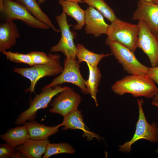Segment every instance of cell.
<instances>
[{
  "label": "cell",
  "mask_w": 158,
  "mask_h": 158,
  "mask_svg": "<svg viewBox=\"0 0 158 158\" xmlns=\"http://www.w3.org/2000/svg\"><path fill=\"white\" fill-rule=\"evenodd\" d=\"M48 139L43 140L29 139L23 144L15 147L26 158H40L46 152L48 144Z\"/></svg>",
  "instance_id": "17"
},
{
  "label": "cell",
  "mask_w": 158,
  "mask_h": 158,
  "mask_svg": "<svg viewBox=\"0 0 158 158\" xmlns=\"http://www.w3.org/2000/svg\"><path fill=\"white\" fill-rule=\"evenodd\" d=\"M89 71V76L86 80L85 85L92 98L94 100L95 105L98 104L97 99L98 88L101 78L100 69L97 66H93L87 63Z\"/></svg>",
  "instance_id": "21"
},
{
  "label": "cell",
  "mask_w": 158,
  "mask_h": 158,
  "mask_svg": "<svg viewBox=\"0 0 158 158\" xmlns=\"http://www.w3.org/2000/svg\"><path fill=\"white\" fill-rule=\"evenodd\" d=\"M155 35V36H156L157 39V40H158V34H157V35Z\"/></svg>",
  "instance_id": "35"
},
{
  "label": "cell",
  "mask_w": 158,
  "mask_h": 158,
  "mask_svg": "<svg viewBox=\"0 0 158 158\" xmlns=\"http://www.w3.org/2000/svg\"><path fill=\"white\" fill-rule=\"evenodd\" d=\"M23 5L36 18L44 23L55 32L60 30L56 29L48 16L43 12L36 0H16Z\"/></svg>",
  "instance_id": "22"
},
{
  "label": "cell",
  "mask_w": 158,
  "mask_h": 158,
  "mask_svg": "<svg viewBox=\"0 0 158 158\" xmlns=\"http://www.w3.org/2000/svg\"><path fill=\"white\" fill-rule=\"evenodd\" d=\"M83 2L95 8L111 23L118 19L114 11L104 0H83Z\"/></svg>",
  "instance_id": "23"
},
{
  "label": "cell",
  "mask_w": 158,
  "mask_h": 158,
  "mask_svg": "<svg viewBox=\"0 0 158 158\" xmlns=\"http://www.w3.org/2000/svg\"><path fill=\"white\" fill-rule=\"evenodd\" d=\"M75 150L71 145L67 142L49 143L47 146L43 158H49L51 156L60 154H73Z\"/></svg>",
  "instance_id": "24"
},
{
  "label": "cell",
  "mask_w": 158,
  "mask_h": 158,
  "mask_svg": "<svg viewBox=\"0 0 158 158\" xmlns=\"http://www.w3.org/2000/svg\"><path fill=\"white\" fill-rule=\"evenodd\" d=\"M69 87L65 86L62 87L61 85H59L54 87H49L42 91L30 102L28 108L18 116L15 121V123L21 125L27 121L34 120L36 118L37 112L39 110L47 107L54 97Z\"/></svg>",
  "instance_id": "6"
},
{
  "label": "cell",
  "mask_w": 158,
  "mask_h": 158,
  "mask_svg": "<svg viewBox=\"0 0 158 158\" xmlns=\"http://www.w3.org/2000/svg\"><path fill=\"white\" fill-rule=\"evenodd\" d=\"M63 12L74 19L77 24L73 26L76 30H81L85 25V11L79 6L78 2L67 0H59Z\"/></svg>",
  "instance_id": "18"
},
{
  "label": "cell",
  "mask_w": 158,
  "mask_h": 158,
  "mask_svg": "<svg viewBox=\"0 0 158 158\" xmlns=\"http://www.w3.org/2000/svg\"><path fill=\"white\" fill-rule=\"evenodd\" d=\"M111 89L116 94L129 93L134 97L152 98L158 92L155 82L146 75H129L116 81Z\"/></svg>",
  "instance_id": "1"
},
{
  "label": "cell",
  "mask_w": 158,
  "mask_h": 158,
  "mask_svg": "<svg viewBox=\"0 0 158 158\" xmlns=\"http://www.w3.org/2000/svg\"><path fill=\"white\" fill-rule=\"evenodd\" d=\"M46 0H38V3L39 4H42L45 2ZM69 1H74L77 2H82L83 0H67Z\"/></svg>",
  "instance_id": "29"
},
{
  "label": "cell",
  "mask_w": 158,
  "mask_h": 158,
  "mask_svg": "<svg viewBox=\"0 0 158 158\" xmlns=\"http://www.w3.org/2000/svg\"><path fill=\"white\" fill-rule=\"evenodd\" d=\"M63 119L61 123V126H63L62 130H66L68 129L82 130L83 134L82 136L83 138H86L88 141H91L96 138L100 141L101 138L97 134L90 131L89 128L85 125L82 111L78 109L72 111L63 117Z\"/></svg>",
  "instance_id": "13"
},
{
  "label": "cell",
  "mask_w": 158,
  "mask_h": 158,
  "mask_svg": "<svg viewBox=\"0 0 158 158\" xmlns=\"http://www.w3.org/2000/svg\"><path fill=\"white\" fill-rule=\"evenodd\" d=\"M152 101L158 102V92L154 97L152 98Z\"/></svg>",
  "instance_id": "31"
},
{
  "label": "cell",
  "mask_w": 158,
  "mask_h": 158,
  "mask_svg": "<svg viewBox=\"0 0 158 158\" xmlns=\"http://www.w3.org/2000/svg\"><path fill=\"white\" fill-rule=\"evenodd\" d=\"M59 25L61 37L59 42L50 48L51 52H61L66 57L72 59L76 58L77 50L73 42L76 34L71 31L67 20L66 15L63 12L56 17Z\"/></svg>",
  "instance_id": "9"
},
{
  "label": "cell",
  "mask_w": 158,
  "mask_h": 158,
  "mask_svg": "<svg viewBox=\"0 0 158 158\" xmlns=\"http://www.w3.org/2000/svg\"><path fill=\"white\" fill-rule=\"evenodd\" d=\"M20 37L16 24L7 22L0 25V51L3 52L14 46L17 40Z\"/></svg>",
  "instance_id": "15"
},
{
  "label": "cell",
  "mask_w": 158,
  "mask_h": 158,
  "mask_svg": "<svg viewBox=\"0 0 158 158\" xmlns=\"http://www.w3.org/2000/svg\"><path fill=\"white\" fill-rule=\"evenodd\" d=\"M2 53L6 56L8 59L15 63H24L31 66L34 65L31 58L29 54H24L6 51Z\"/></svg>",
  "instance_id": "25"
},
{
  "label": "cell",
  "mask_w": 158,
  "mask_h": 158,
  "mask_svg": "<svg viewBox=\"0 0 158 158\" xmlns=\"http://www.w3.org/2000/svg\"><path fill=\"white\" fill-rule=\"evenodd\" d=\"M85 31L87 34L97 37L107 34L109 25L105 22L103 15L94 7L89 6L85 10Z\"/></svg>",
  "instance_id": "14"
},
{
  "label": "cell",
  "mask_w": 158,
  "mask_h": 158,
  "mask_svg": "<svg viewBox=\"0 0 158 158\" xmlns=\"http://www.w3.org/2000/svg\"><path fill=\"white\" fill-rule=\"evenodd\" d=\"M147 2H153V0H141Z\"/></svg>",
  "instance_id": "33"
},
{
  "label": "cell",
  "mask_w": 158,
  "mask_h": 158,
  "mask_svg": "<svg viewBox=\"0 0 158 158\" xmlns=\"http://www.w3.org/2000/svg\"><path fill=\"white\" fill-rule=\"evenodd\" d=\"M158 85V66L149 68L146 75Z\"/></svg>",
  "instance_id": "28"
},
{
  "label": "cell",
  "mask_w": 158,
  "mask_h": 158,
  "mask_svg": "<svg viewBox=\"0 0 158 158\" xmlns=\"http://www.w3.org/2000/svg\"><path fill=\"white\" fill-rule=\"evenodd\" d=\"M107 45L125 71L129 75H146L149 67L141 63L133 52L116 42H110Z\"/></svg>",
  "instance_id": "7"
},
{
  "label": "cell",
  "mask_w": 158,
  "mask_h": 158,
  "mask_svg": "<svg viewBox=\"0 0 158 158\" xmlns=\"http://www.w3.org/2000/svg\"><path fill=\"white\" fill-rule=\"evenodd\" d=\"M132 19L144 22L154 35L158 34V4L139 0Z\"/></svg>",
  "instance_id": "12"
},
{
  "label": "cell",
  "mask_w": 158,
  "mask_h": 158,
  "mask_svg": "<svg viewBox=\"0 0 158 158\" xmlns=\"http://www.w3.org/2000/svg\"><path fill=\"white\" fill-rule=\"evenodd\" d=\"M16 151L14 148L6 143L2 144L0 145V158H14Z\"/></svg>",
  "instance_id": "27"
},
{
  "label": "cell",
  "mask_w": 158,
  "mask_h": 158,
  "mask_svg": "<svg viewBox=\"0 0 158 158\" xmlns=\"http://www.w3.org/2000/svg\"><path fill=\"white\" fill-rule=\"evenodd\" d=\"M48 55L50 61L47 63L35 65L27 68H14V72L30 80V87L25 90L26 92H30L31 93L34 92L35 85L41 78L46 76H56L62 71L63 67L61 64L60 56L50 53Z\"/></svg>",
  "instance_id": "2"
},
{
  "label": "cell",
  "mask_w": 158,
  "mask_h": 158,
  "mask_svg": "<svg viewBox=\"0 0 158 158\" xmlns=\"http://www.w3.org/2000/svg\"><path fill=\"white\" fill-rule=\"evenodd\" d=\"M27 128L30 138L37 140H45L59 131L62 126L61 124L49 126L32 120L26 122L23 124Z\"/></svg>",
  "instance_id": "16"
},
{
  "label": "cell",
  "mask_w": 158,
  "mask_h": 158,
  "mask_svg": "<svg viewBox=\"0 0 158 158\" xmlns=\"http://www.w3.org/2000/svg\"><path fill=\"white\" fill-rule=\"evenodd\" d=\"M34 64L40 65L47 63L50 61L48 55L42 52L32 51L28 53Z\"/></svg>",
  "instance_id": "26"
},
{
  "label": "cell",
  "mask_w": 158,
  "mask_h": 158,
  "mask_svg": "<svg viewBox=\"0 0 158 158\" xmlns=\"http://www.w3.org/2000/svg\"><path fill=\"white\" fill-rule=\"evenodd\" d=\"M0 138L14 148L23 144L30 139L27 128L23 125L8 129L6 133L1 135Z\"/></svg>",
  "instance_id": "19"
},
{
  "label": "cell",
  "mask_w": 158,
  "mask_h": 158,
  "mask_svg": "<svg viewBox=\"0 0 158 158\" xmlns=\"http://www.w3.org/2000/svg\"><path fill=\"white\" fill-rule=\"evenodd\" d=\"M153 2L154 4H158V0H153Z\"/></svg>",
  "instance_id": "34"
},
{
  "label": "cell",
  "mask_w": 158,
  "mask_h": 158,
  "mask_svg": "<svg viewBox=\"0 0 158 158\" xmlns=\"http://www.w3.org/2000/svg\"><path fill=\"white\" fill-rule=\"evenodd\" d=\"M82 98L80 95L70 87L57 95L50 103L49 111L64 116L70 112L78 109Z\"/></svg>",
  "instance_id": "11"
},
{
  "label": "cell",
  "mask_w": 158,
  "mask_h": 158,
  "mask_svg": "<svg viewBox=\"0 0 158 158\" xmlns=\"http://www.w3.org/2000/svg\"><path fill=\"white\" fill-rule=\"evenodd\" d=\"M3 0H0V9H1L3 6Z\"/></svg>",
  "instance_id": "32"
},
{
  "label": "cell",
  "mask_w": 158,
  "mask_h": 158,
  "mask_svg": "<svg viewBox=\"0 0 158 158\" xmlns=\"http://www.w3.org/2000/svg\"><path fill=\"white\" fill-rule=\"evenodd\" d=\"M79 64L78 60L76 59H72L66 57L64 60L63 69L62 72L49 84L42 87L41 90L49 87H54L65 83H68L79 87L83 94H88L85 85L86 80L84 79L80 73Z\"/></svg>",
  "instance_id": "8"
},
{
  "label": "cell",
  "mask_w": 158,
  "mask_h": 158,
  "mask_svg": "<svg viewBox=\"0 0 158 158\" xmlns=\"http://www.w3.org/2000/svg\"><path fill=\"white\" fill-rule=\"evenodd\" d=\"M3 7L0 11L6 21L18 20L33 28L43 30H47L50 28L36 18L23 5L18 1L3 0Z\"/></svg>",
  "instance_id": "5"
},
{
  "label": "cell",
  "mask_w": 158,
  "mask_h": 158,
  "mask_svg": "<svg viewBox=\"0 0 158 158\" xmlns=\"http://www.w3.org/2000/svg\"><path fill=\"white\" fill-rule=\"evenodd\" d=\"M152 104L158 107V102L152 101ZM156 152L158 153V148L156 150Z\"/></svg>",
  "instance_id": "30"
},
{
  "label": "cell",
  "mask_w": 158,
  "mask_h": 158,
  "mask_svg": "<svg viewBox=\"0 0 158 158\" xmlns=\"http://www.w3.org/2000/svg\"><path fill=\"white\" fill-rule=\"evenodd\" d=\"M137 102L139 117L136 124V129L134 135L130 141L118 146V150L123 153L130 152L132 145L140 139H145L152 143L158 142L157 124L154 122L149 124L147 121L142 108L143 100L138 99Z\"/></svg>",
  "instance_id": "4"
},
{
  "label": "cell",
  "mask_w": 158,
  "mask_h": 158,
  "mask_svg": "<svg viewBox=\"0 0 158 158\" xmlns=\"http://www.w3.org/2000/svg\"><path fill=\"white\" fill-rule=\"evenodd\" d=\"M76 47L77 50L76 57L80 63L85 62L91 66H97L102 59L112 55V53L106 54L95 53L88 50L81 44H77Z\"/></svg>",
  "instance_id": "20"
},
{
  "label": "cell",
  "mask_w": 158,
  "mask_h": 158,
  "mask_svg": "<svg viewBox=\"0 0 158 158\" xmlns=\"http://www.w3.org/2000/svg\"><path fill=\"white\" fill-rule=\"evenodd\" d=\"M139 32L138 24H133L118 18L109 25L105 43L107 45L110 42H116L134 53L138 48Z\"/></svg>",
  "instance_id": "3"
},
{
  "label": "cell",
  "mask_w": 158,
  "mask_h": 158,
  "mask_svg": "<svg viewBox=\"0 0 158 158\" xmlns=\"http://www.w3.org/2000/svg\"><path fill=\"white\" fill-rule=\"evenodd\" d=\"M138 47L147 55L152 66H158V40L146 23L138 21Z\"/></svg>",
  "instance_id": "10"
}]
</instances>
